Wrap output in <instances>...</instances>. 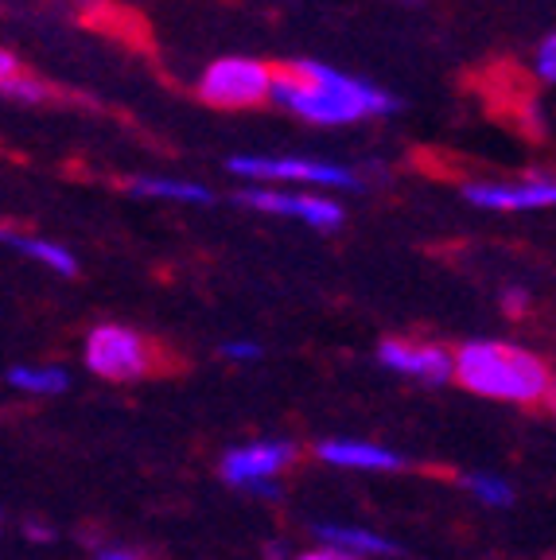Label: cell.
Returning a JSON list of instances; mask_svg holds the SVG:
<instances>
[{
  "label": "cell",
  "instance_id": "11",
  "mask_svg": "<svg viewBox=\"0 0 556 560\" xmlns=\"http://www.w3.org/2000/svg\"><path fill=\"white\" fill-rule=\"evenodd\" d=\"M315 537H320L323 545H331V549H343L350 552V557H393L397 552V545L390 541V537L374 534V529H366V525H315Z\"/></svg>",
  "mask_w": 556,
  "mask_h": 560
},
{
  "label": "cell",
  "instance_id": "21",
  "mask_svg": "<svg viewBox=\"0 0 556 560\" xmlns=\"http://www.w3.org/2000/svg\"><path fill=\"white\" fill-rule=\"evenodd\" d=\"M20 59L12 51H0V79H12V74H20Z\"/></svg>",
  "mask_w": 556,
  "mask_h": 560
},
{
  "label": "cell",
  "instance_id": "24",
  "mask_svg": "<svg viewBox=\"0 0 556 560\" xmlns=\"http://www.w3.org/2000/svg\"><path fill=\"white\" fill-rule=\"evenodd\" d=\"M545 405L556 412V374H553V382H548V394H545Z\"/></svg>",
  "mask_w": 556,
  "mask_h": 560
},
{
  "label": "cell",
  "instance_id": "7",
  "mask_svg": "<svg viewBox=\"0 0 556 560\" xmlns=\"http://www.w3.org/2000/svg\"><path fill=\"white\" fill-rule=\"evenodd\" d=\"M292 459L296 447L288 440H253V444H242L222 455V479L242 490H253L262 487V482L277 479Z\"/></svg>",
  "mask_w": 556,
  "mask_h": 560
},
{
  "label": "cell",
  "instance_id": "4",
  "mask_svg": "<svg viewBox=\"0 0 556 560\" xmlns=\"http://www.w3.org/2000/svg\"><path fill=\"white\" fill-rule=\"evenodd\" d=\"M273 82L277 67L250 55H222L215 59L199 79V97L218 109H250V105L273 102Z\"/></svg>",
  "mask_w": 556,
  "mask_h": 560
},
{
  "label": "cell",
  "instance_id": "8",
  "mask_svg": "<svg viewBox=\"0 0 556 560\" xmlns=\"http://www.w3.org/2000/svg\"><path fill=\"white\" fill-rule=\"evenodd\" d=\"M467 202L483 210H545L556 207V175H525L513 184H467L463 187Z\"/></svg>",
  "mask_w": 556,
  "mask_h": 560
},
{
  "label": "cell",
  "instance_id": "18",
  "mask_svg": "<svg viewBox=\"0 0 556 560\" xmlns=\"http://www.w3.org/2000/svg\"><path fill=\"white\" fill-rule=\"evenodd\" d=\"M222 359H230V362H257V359H262V347H257V342H242V339L222 342Z\"/></svg>",
  "mask_w": 556,
  "mask_h": 560
},
{
  "label": "cell",
  "instance_id": "6",
  "mask_svg": "<svg viewBox=\"0 0 556 560\" xmlns=\"http://www.w3.org/2000/svg\"><path fill=\"white\" fill-rule=\"evenodd\" d=\"M238 207L262 210V214H280V219H296L312 230H339L343 226V207L323 195H285L269 191V187H245L234 195Z\"/></svg>",
  "mask_w": 556,
  "mask_h": 560
},
{
  "label": "cell",
  "instance_id": "10",
  "mask_svg": "<svg viewBox=\"0 0 556 560\" xmlns=\"http://www.w3.org/2000/svg\"><path fill=\"white\" fill-rule=\"evenodd\" d=\"M323 464L331 467H350V471H397L401 455L390 452L382 444H370V440H323L315 447Z\"/></svg>",
  "mask_w": 556,
  "mask_h": 560
},
{
  "label": "cell",
  "instance_id": "14",
  "mask_svg": "<svg viewBox=\"0 0 556 560\" xmlns=\"http://www.w3.org/2000/svg\"><path fill=\"white\" fill-rule=\"evenodd\" d=\"M4 377H9L12 389H24V394L35 397H55L67 389V370L59 366H12Z\"/></svg>",
  "mask_w": 556,
  "mask_h": 560
},
{
  "label": "cell",
  "instance_id": "15",
  "mask_svg": "<svg viewBox=\"0 0 556 560\" xmlns=\"http://www.w3.org/2000/svg\"><path fill=\"white\" fill-rule=\"evenodd\" d=\"M0 94L9 97V102L39 105V102H51L55 90L47 86V82L35 79V74H27V70H20V74H12V79H0Z\"/></svg>",
  "mask_w": 556,
  "mask_h": 560
},
{
  "label": "cell",
  "instance_id": "20",
  "mask_svg": "<svg viewBox=\"0 0 556 560\" xmlns=\"http://www.w3.org/2000/svg\"><path fill=\"white\" fill-rule=\"evenodd\" d=\"M502 304H506V312H510V315H518V312H525L530 296H525L522 289H506V292H502Z\"/></svg>",
  "mask_w": 556,
  "mask_h": 560
},
{
  "label": "cell",
  "instance_id": "5",
  "mask_svg": "<svg viewBox=\"0 0 556 560\" xmlns=\"http://www.w3.org/2000/svg\"><path fill=\"white\" fill-rule=\"evenodd\" d=\"M230 172L250 179V184H320V187H339L350 191L358 187V175L343 164H315V160H296V156H234Z\"/></svg>",
  "mask_w": 556,
  "mask_h": 560
},
{
  "label": "cell",
  "instance_id": "12",
  "mask_svg": "<svg viewBox=\"0 0 556 560\" xmlns=\"http://www.w3.org/2000/svg\"><path fill=\"white\" fill-rule=\"evenodd\" d=\"M4 242L16 245L20 254L32 257V261L55 269L59 277H74V272H79V261H74V254H70L67 245H59V242H47V237H27V234H16V230H4Z\"/></svg>",
  "mask_w": 556,
  "mask_h": 560
},
{
  "label": "cell",
  "instance_id": "3",
  "mask_svg": "<svg viewBox=\"0 0 556 560\" xmlns=\"http://www.w3.org/2000/svg\"><path fill=\"white\" fill-rule=\"evenodd\" d=\"M86 370L105 382H137V377L157 374V347L152 339H144L140 331L125 324H102L86 335L82 347Z\"/></svg>",
  "mask_w": 556,
  "mask_h": 560
},
{
  "label": "cell",
  "instance_id": "2",
  "mask_svg": "<svg viewBox=\"0 0 556 560\" xmlns=\"http://www.w3.org/2000/svg\"><path fill=\"white\" fill-rule=\"evenodd\" d=\"M455 382L471 394L490 397V401L533 405L545 401L553 374L525 347L498 339H471L455 350Z\"/></svg>",
  "mask_w": 556,
  "mask_h": 560
},
{
  "label": "cell",
  "instance_id": "16",
  "mask_svg": "<svg viewBox=\"0 0 556 560\" xmlns=\"http://www.w3.org/2000/svg\"><path fill=\"white\" fill-rule=\"evenodd\" d=\"M467 490L475 494L478 502H487V506H510L513 502V487L498 475H467Z\"/></svg>",
  "mask_w": 556,
  "mask_h": 560
},
{
  "label": "cell",
  "instance_id": "17",
  "mask_svg": "<svg viewBox=\"0 0 556 560\" xmlns=\"http://www.w3.org/2000/svg\"><path fill=\"white\" fill-rule=\"evenodd\" d=\"M533 70H537V79H541V82L556 86V32L541 39L537 55H533Z\"/></svg>",
  "mask_w": 556,
  "mask_h": 560
},
{
  "label": "cell",
  "instance_id": "1",
  "mask_svg": "<svg viewBox=\"0 0 556 560\" xmlns=\"http://www.w3.org/2000/svg\"><path fill=\"white\" fill-rule=\"evenodd\" d=\"M273 102L312 125H355L401 109L397 97L385 94L382 86L315 59H292L285 70H277Z\"/></svg>",
  "mask_w": 556,
  "mask_h": 560
},
{
  "label": "cell",
  "instance_id": "23",
  "mask_svg": "<svg viewBox=\"0 0 556 560\" xmlns=\"http://www.w3.org/2000/svg\"><path fill=\"white\" fill-rule=\"evenodd\" d=\"M24 534L32 537V541H51V537H55L51 529H44V522H27V525H24Z\"/></svg>",
  "mask_w": 556,
  "mask_h": 560
},
{
  "label": "cell",
  "instance_id": "9",
  "mask_svg": "<svg viewBox=\"0 0 556 560\" xmlns=\"http://www.w3.org/2000/svg\"><path fill=\"white\" fill-rule=\"evenodd\" d=\"M378 359L385 370H397L405 377L417 382H452L455 377V354L452 350L436 347V342H413V339H385L378 347Z\"/></svg>",
  "mask_w": 556,
  "mask_h": 560
},
{
  "label": "cell",
  "instance_id": "13",
  "mask_svg": "<svg viewBox=\"0 0 556 560\" xmlns=\"http://www.w3.org/2000/svg\"><path fill=\"white\" fill-rule=\"evenodd\" d=\"M129 187L137 195H144V199L195 202V207H207V202H215V191H207L202 184H187V179H132Z\"/></svg>",
  "mask_w": 556,
  "mask_h": 560
},
{
  "label": "cell",
  "instance_id": "22",
  "mask_svg": "<svg viewBox=\"0 0 556 560\" xmlns=\"http://www.w3.org/2000/svg\"><path fill=\"white\" fill-rule=\"evenodd\" d=\"M94 560H148V557H140V552H132V549H102Z\"/></svg>",
  "mask_w": 556,
  "mask_h": 560
},
{
  "label": "cell",
  "instance_id": "19",
  "mask_svg": "<svg viewBox=\"0 0 556 560\" xmlns=\"http://www.w3.org/2000/svg\"><path fill=\"white\" fill-rule=\"evenodd\" d=\"M292 560H358V557H350V552H343V549H331V545H323V549L300 552V557H292Z\"/></svg>",
  "mask_w": 556,
  "mask_h": 560
}]
</instances>
